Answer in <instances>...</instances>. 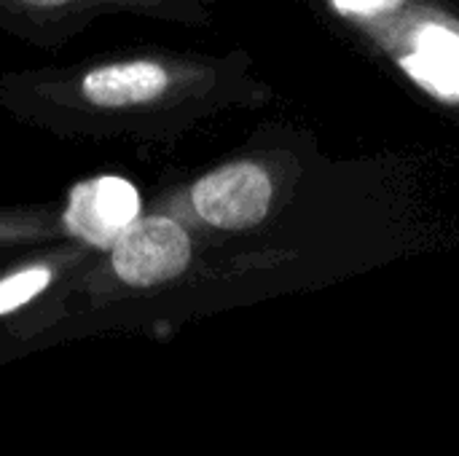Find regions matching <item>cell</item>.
I'll list each match as a JSON object with an SVG mask.
<instances>
[{
	"label": "cell",
	"mask_w": 459,
	"mask_h": 456,
	"mask_svg": "<svg viewBox=\"0 0 459 456\" xmlns=\"http://www.w3.org/2000/svg\"><path fill=\"white\" fill-rule=\"evenodd\" d=\"M403 70L428 91L459 99V35L430 24L417 38V51L401 59Z\"/></svg>",
	"instance_id": "cell-5"
},
{
	"label": "cell",
	"mask_w": 459,
	"mask_h": 456,
	"mask_svg": "<svg viewBox=\"0 0 459 456\" xmlns=\"http://www.w3.org/2000/svg\"><path fill=\"white\" fill-rule=\"evenodd\" d=\"M342 13H377L398 5L401 0H333Z\"/></svg>",
	"instance_id": "cell-7"
},
{
	"label": "cell",
	"mask_w": 459,
	"mask_h": 456,
	"mask_svg": "<svg viewBox=\"0 0 459 456\" xmlns=\"http://www.w3.org/2000/svg\"><path fill=\"white\" fill-rule=\"evenodd\" d=\"M172 0H0V30L46 51L116 13H161Z\"/></svg>",
	"instance_id": "cell-2"
},
{
	"label": "cell",
	"mask_w": 459,
	"mask_h": 456,
	"mask_svg": "<svg viewBox=\"0 0 459 456\" xmlns=\"http://www.w3.org/2000/svg\"><path fill=\"white\" fill-rule=\"evenodd\" d=\"M188 202L196 218L207 226L245 231L266 218L272 204V180L258 164H223L191 185Z\"/></svg>",
	"instance_id": "cell-4"
},
{
	"label": "cell",
	"mask_w": 459,
	"mask_h": 456,
	"mask_svg": "<svg viewBox=\"0 0 459 456\" xmlns=\"http://www.w3.org/2000/svg\"><path fill=\"white\" fill-rule=\"evenodd\" d=\"M54 239H65L62 199L0 207V261Z\"/></svg>",
	"instance_id": "cell-6"
},
{
	"label": "cell",
	"mask_w": 459,
	"mask_h": 456,
	"mask_svg": "<svg viewBox=\"0 0 459 456\" xmlns=\"http://www.w3.org/2000/svg\"><path fill=\"white\" fill-rule=\"evenodd\" d=\"M194 261L188 228L169 212H143L110 247L78 271L91 288L153 290L180 280Z\"/></svg>",
	"instance_id": "cell-1"
},
{
	"label": "cell",
	"mask_w": 459,
	"mask_h": 456,
	"mask_svg": "<svg viewBox=\"0 0 459 456\" xmlns=\"http://www.w3.org/2000/svg\"><path fill=\"white\" fill-rule=\"evenodd\" d=\"M143 215L137 188L121 175H91L78 180L62 196L65 239L94 250L110 247Z\"/></svg>",
	"instance_id": "cell-3"
}]
</instances>
